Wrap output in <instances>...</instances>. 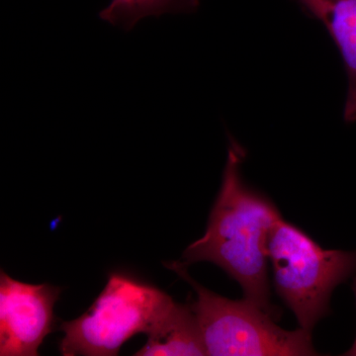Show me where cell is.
<instances>
[{
    "instance_id": "obj_1",
    "label": "cell",
    "mask_w": 356,
    "mask_h": 356,
    "mask_svg": "<svg viewBox=\"0 0 356 356\" xmlns=\"http://www.w3.org/2000/svg\"><path fill=\"white\" fill-rule=\"evenodd\" d=\"M245 149L229 139L221 189L211 210L205 235L184 254L187 266L210 261L240 283L243 297L262 310L277 315L270 304L268 281L269 233L283 218L268 198L245 184L241 165Z\"/></svg>"
},
{
    "instance_id": "obj_2",
    "label": "cell",
    "mask_w": 356,
    "mask_h": 356,
    "mask_svg": "<svg viewBox=\"0 0 356 356\" xmlns=\"http://www.w3.org/2000/svg\"><path fill=\"white\" fill-rule=\"evenodd\" d=\"M267 250L276 292L300 327L312 332L331 312L334 288L356 273V250H324L283 219L271 229Z\"/></svg>"
},
{
    "instance_id": "obj_3",
    "label": "cell",
    "mask_w": 356,
    "mask_h": 356,
    "mask_svg": "<svg viewBox=\"0 0 356 356\" xmlns=\"http://www.w3.org/2000/svg\"><path fill=\"white\" fill-rule=\"evenodd\" d=\"M166 266L187 281L197 294L191 305L208 355H318L312 332L301 327L295 331L281 329L270 314L252 302L215 294L191 278L182 261H172Z\"/></svg>"
},
{
    "instance_id": "obj_4",
    "label": "cell",
    "mask_w": 356,
    "mask_h": 356,
    "mask_svg": "<svg viewBox=\"0 0 356 356\" xmlns=\"http://www.w3.org/2000/svg\"><path fill=\"white\" fill-rule=\"evenodd\" d=\"M175 302L166 293L128 274L110 273L108 281L88 312L63 322L65 356L117 355L131 337L147 334Z\"/></svg>"
},
{
    "instance_id": "obj_5",
    "label": "cell",
    "mask_w": 356,
    "mask_h": 356,
    "mask_svg": "<svg viewBox=\"0 0 356 356\" xmlns=\"http://www.w3.org/2000/svg\"><path fill=\"white\" fill-rule=\"evenodd\" d=\"M60 288L21 282L0 274V355L35 356L53 331Z\"/></svg>"
},
{
    "instance_id": "obj_6",
    "label": "cell",
    "mask_w": 356,
    "mask_h": 356,
    "mask_svg": "<svg viewBox=\"0 0 356 356\" xmlns=\"http://www.w3.org/2000/svg\"><path fill=\"white\" fill-rule=\"evenodd\" d=\"M309 15L320 20L343 58L348 74L343 118L356 121V0H296Z\"/></svg>"
},
{
    "instance_id": "obj_7",
    "label": "cell",
    "mask_w": 356,
    "mask_h": 356,
    "mask_svg": "<svg viewBox=\"0 0 356 356\" xmlns=\"http://www.w3.org/2000/svg\"><path fill=\"white\" fill-rule=\"evenodd\" d=\"M147 336L146 344L134 355H208L191 304L175 303Z\"/></svg>"
},
{
    "instance_id": "obj_8",
    "label": "cell",
    "mask_w": 356,
    "mask_h": 356,
    "mask_svg": "<svg viewBox=\"0 0 356 356\" xmlns=\"http://www.w3.org/2000/svg\"><path fill=\"white\" fill-rule=\"evenodd\" d=\"M199 0H111L99 13L100 19L129 31L140 19L165 13H191Z\"/></svg>"
}]
</instances>
